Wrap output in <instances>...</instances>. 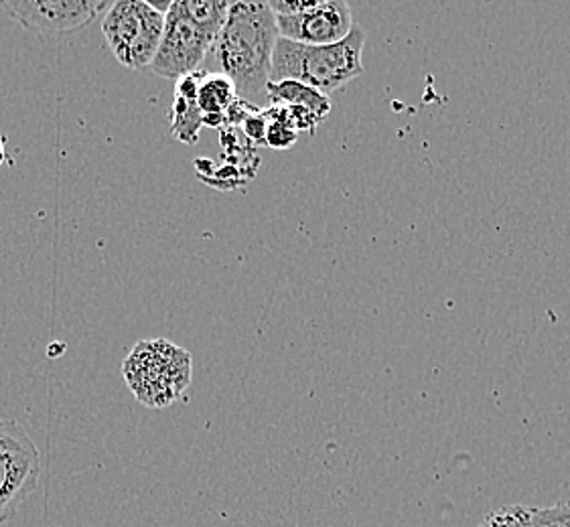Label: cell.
<instances>
[{
    "label": "cell",
    "mask_w": 570,
    "mask_h": 527,
    "mask_svg": "<svg viewBox=\"0 0 570 527\" xmlns=\"http://www.w3.org/2000/svg\"><path fill=\"white\" fill-rule=\"evenodd\" d=\"M532 509L525 505H508L491 511L478 527H532Z\"/></svg>",
    "instance_id": "13"
},
{
    "label": "cell",
    "mask_w": 570,
    "mask_h": 527,
    "mask_svg": "<svg viewBox=\"0 0 570 527\" xmlns=\"http://www.w3.org/2000/svg\"><path fill=\"white\" fill-rule=\"evenodd\" d=\"M104 37L120 66L150 68L165 31V14L147 0H118L106 11Z\"/></svg>",
    "instance_id": "4"
},
{
    "label": "cell",
    "mask_w": 570,
    "mask_h": 527,
    "mask_svg": "<svg viewBox=\"0 0 570 527\" xmlns=\"http://www.w3.org/2000/svg\"><path fill=\"white\" fill-rule=\"evenodd\" d=\"M202 69L175 81L171 106V135L183 145H195L204 130V115L197 103V83Z\"/></svg>",
    "instance_id": "9"
},
{
    "label": "cell",
    "mask_w": 570,
    "mask_h": 527,
    "mask_svg": "<svg viewBox=\"0 0 570 527\" xmlns=\"http://www.w3.org/2000/svg\"><path fill=\"white\" fill-rule=\"evenodd\" d=\"M268 106H301L320 118L321 122L327 120L331 112L330 96L320 90L305 86L301 81L285 80L268 83L266 88Z\"/></svg>",
    "instance_id": "11"
},
{
    "label": "cell",
    "mask_w": 570,
    "mask_h": 527,
    "mask_svg": "<svg viewBox=\"0 0 570 527\" xmlns=\"http://www.w3.org/2000/svg\"><path fill=\"white\" fill-rule=\"evenodd\" d=\"M354 27V11L345 0H313L305 11L276 17L278 37L303 46L340 43Z\"/></svg>",
    "instance_id": "8"
},
{
    "label": "cell",
    "mask_w": 570,
    "mask_h": 527,
    "mask_svg": "<svg viewBox=\"0 0 570 527\" xmlns=\"http://www.w3.org/2000/svg\"><path fill=\"white\" fill-rule=\"evenodd\" d=\"M276 39V17L268 2H229L226 23L212 51H216L222 73L234 83L240 102L254 108L268 103L266 88Z\"/></svg>",
    "instance_id": "1"
},
{
    "label": "cell",
    "mask_w": 570,
    "mask_h": 527,
    "mask_svg": "<svg viewBox=\"0 0 570 527\" xmlns=\"http://www.w3.org/2000/svg\"><path fill=\"white\" fill-rule=\"evenodd\" d=\"M183 12L194 21L197 27L217 39L222 27L228 17V0H179Z\"/></svg>",
    "instance_id": "12"
},
{
    "label": "cell",
    "mask_w": 570,
    "mask_h": 527,
    "mask_svg": "<svg viewBox=\"0 0 570 527\" xmlns=\"http://www.w3.org/2000/svg\"><path fill=\"white\" fill-rule=\"evenodd\" d=\"M238 102V92L222 71H202L197 83V103L204 115V127L222 128L229 108Z\"/></svg>",
    "instance_id": "10"
},
{
    "label": "cell",
    "mask_w": 570,
    "mask_h": 527,
    "mask_svg": "<svg viewBox=\"0 0 570 527\" xmlns=\"http://www.w3.org/2000/svg\"><path fill=\"white\" fill-rule=\"evenodd\" d=\"M532 527H570V501L532 509Z\"/></svg>",
    "instance_id": "14"
},
{
    "label": "cell",
    "mask_w": 570,
    "mask_h": 527,
    "mask_svg": "<svg viewBox=\"0 0 570 527\" xmlns=\"http://www.w3.org/2000/svg\"><path fill=\"white\" fill-rule=\"evenodd\" d=\"M364 27L357 23L352 33L333 46H303L278 37L271 63V83L301 81L330 96L364 73Z\"/></svg>",
    "instance_id": "2"
},
{
    "label": "cell",
    "mask_w": 570,
    "mask_h": 527,
    "mask_svg": "<svg viewBox=\"0 0 570 527\" xmlns=\"http://www.w3.org/2000/svg\"><path fill=\"white\" fill-rule=\"evenodd\" d=\"M41 453L17 420H0V526L39 487Z\"/></svg>",
    "instance_id": "5"
},
{
    "label": "cell",
    "mask_w": 570,
    "mask_h": 527,
    "mask_svg": "<svg viewBox=\"0 0 570 527\" xmlns=\"http://www.w3.org/2000/svg\"><path fill=\"white\" fill-rule=\"evenodd\" d=\"M106 0H2L0 9L29 31L69 33L106 14Z\"/></svg>",
    "instance_id": "7"
},
{
    "label": "cell",
    "mask_w": 570,
    "mask_h": 527,
    "mask_svg": "<svg viewBox=\"0 0 570 527\" xmlns=\"http://www.w3.org/2000/svg\"><path fill=\"white\" fill-rule=\"evenodd\" d=\"M128 388L147 408H167L191 384V356L167 339L138 341L122 364Z\"/></svg>",
    "instance_id": "3"
},
{
    "label": "cell",
    "mask_w": 570,
    "mask_h": 527,
    "mask_svg": "<svg viewBox=\"0 0 570 527\" xmlns=\"http://www.w3.org/2000/svg\"><path fill=\"white\" fill-rule=\"evenodd\" d=\"M242 127H244L246 137L254 140V145H264V138H266V118H264L263 108L252 110L250 115L244 118Z\"/></svg>",
    "instance_id": "15"
},
{
    "label": "cell",
    "mask_w": 570,
    "mask_h": 527,
    "mask_svg": "<svg viewBox=\"0 0 570 527\" xmlns=\"http://www.w3.org/2000/svg\"><path fill=\"white\" fill-rule=\"evenodd\" d=\"M216 39L183 12L179 0H173L165 14V31L150 71L165 80L177 81L199 71Z\"/></svg>",
    "instance_id": "6"
},
{
    "label": "cell",
    "mask_w": 570,
    "mask_h": 527,
    "mask_svg": "<svg viewBox=\"0 0 570 527\" xmlns=\"http://www.w3.org/2000/svg\"><path fill=\"white\" fill-rule=\"evenodd\" d=\"M7 161H9V155H7V140H4V137H0V167H2Z\"/></svg>",
    "instance_id": "16"
}]
</instances>
